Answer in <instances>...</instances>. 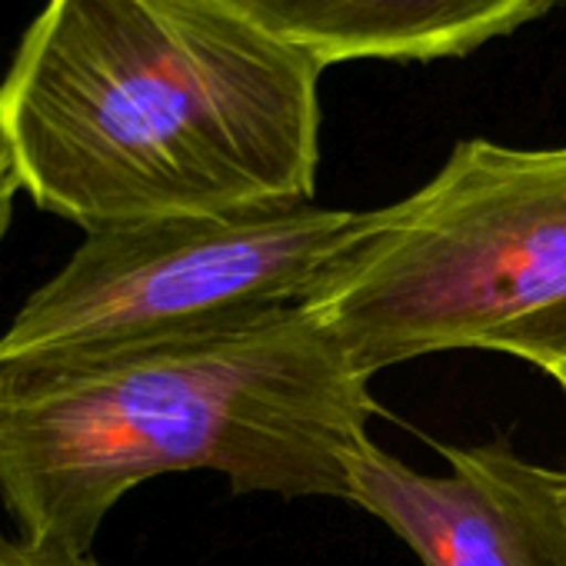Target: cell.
Returning a JSON list of instances; mask_svg holds the SVG:
<instances>
[{
	"label": "cell",
	"mask_w": 566,
	"mask_h": 566,
	"mask_svg": "<svg viewBox=\"0 0 566 566\" xmlns=\"http://www.w3.org/2000/svg\"><path fill=\"white\" fill-rule=\"evenodd\" d=\"M324 67L230 0H48L0 81L18 187L84 233L311 203Z\"/></svg>",
	"instance_id": "1"
},
{
	"label": "cell",
	"mask_w": 566,
	"mask_h": 566,
	"mask_svg": "<svg viewBox=\"0 0 566 566\" xmlns=\"http://www.w3.org/2000/svg\"><path fill=\"white\" fill-rule=\"evenodd\" d=\"M377 403L297 304L260 321L0 364V503L18 536L87 553L134 486L213 470L233 493L337 496Z\"/></svg>",
	"instance_id": "2"
},
{
	"label": "cell",
	"mask_w": 566,
	"mask_h": 566,
	"mask_svg": "<svg viewBox=\"0 0 566 566\" xmlns=\"http://www.w3.org/2000/svg\"><path fill=\"white\" fill-rule=\"evenodd\" d=\"M301 307L347 367L443 354L566 367V147L460 140L410 197L364 210Z\"/></svg>",
	"instance_id": "3"
},
{
	"label": "cell",
	"mask_w": 566,
	"mask_h": 566,
	"mask_svg": "<svg viewBox=\"0 0 566 566\" xmlns=\"http://www.w3.org/2000/svg\"><path fill=\"white\" fill-rule=\"evenodd\" d=\"M364 210L270 203L84 233L0 334V364L220 331L297 307Z\"/></svg>",
	"instance_id": "4"
},
{
	"label": "cell",
	"mask_w": 566,
	"mask_h": 566,
	"mask_svg": "<svg viewBox=\"0 0 566 566\" xmlns=\"http://www.w3.org/2000/svg\"><path fill=\"white\" fill-rule=\"evenodd\" d=\"M430 476L374 440L350 467L347 500L384 520L423 566H566V470L520 457L496 437L437 447Z\"/></svg>",
	"instance_id": "5"
},
{
	"label": "cell",
	"mask_w": 566,
	"mask_h": 566,
	"mask_svg": "<svg viewBox=\"0 0 566 566\" xmlns=\"http://www.w3.org/2000/svg\"><path fill=\"white\" fill-rule=\"evenodd\" d=\"M230 4L327 71L347 61L463 57L539 21L559 0H230Z\"/></svg>",
	"instance_id": "6"
},
{
	"label": "cell",
	"mask_w": 566,
	"mask_h": 566,
	"mask_svg": "<svg viewBox=\"0 0 566 566\" xmlns=\"http://www.w3.org/2000/svg\"><path fill=\"white\" fill-rule=\"evenodd\" d=\"M0 566H101L91 553L38 546L21 536H0Z\"/></svg>",
	"instance_id": "7"
},
{
	"label": "cell",
	"mask_w": 566,
	"mask_h": 566,
	"mask_svg": "<svg viewBox=\"0 0 566 566\" xmlns=\"http://www.w3.org/2000/svg\"><path fill=\"white\" fill-rule=\"evenodd\" d=\"M14 190H18V177H14V167H11V157H8V147H4V137H0V237H4L8 220H11Z\"/></svg>",
	"instance_id": "8"
},
{
	"label": "cell",
	"mask_w": 566,
	"mask_h": 566,
	"mask_svg": "<svg viewBox=\"0 0 566 566\" xmlns=\"http://www.w3.org/2000/svg\"><path fill=\"white\" fill-rule=\"evenodd\" d=\"M553 380H556V384H559V390L566 394V367H563V370H556V374H553Z\"/></svg>",
	"instance_id": "9"
}]
</instances>
